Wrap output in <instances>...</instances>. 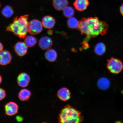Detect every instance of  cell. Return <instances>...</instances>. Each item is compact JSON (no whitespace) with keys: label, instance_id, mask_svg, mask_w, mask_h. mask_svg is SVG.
<instances>
[{"label":"cell","instance_id":"6da1fadb","mask_svg":"<svg viewBox=\"0 0 123 123\" xmlns=\"http://www.w3.org/2000/svg\"><path fill=\"white\" fill-rule=\"evenodd\" d=\"M108 25L104 21L100 20L97 17L84 18L79 21L78 30L82 35H86V37L82 42V48H89L87 42L91 38L99 35H104L107 33Z\"/></svg>","mask_w":123,"mask_h":123},{"label":"cell","instance_id":"7a4b0ae2","mask_svg":"<svg viewBox=\"0 0 123 123\" xmlns=\"http://www.w3.org/2000/svg\"><path fill=\"white\" fill-rule=\"evenodd\" d=\"M29 15H25L18 18L16 17L13 22L6 27L7 31L12 32L21 39L25 37L28 32Z\"/></svg>","mask_w":123,"mask_h":123},{"label":"cell","instance_id":"3957f363","mask_svg":"<svg viewBox=\"0 0 123 123\" xmlns=\"http://www.w3.org/2000/svg\"><path fill=\"white\" fill-rule=\"evenodd\" d=\"M59 117L60 123H81L84 119L80 112L69 105L65 106L62 109Z\"/></svg>","mask_w":123,"mask_h":123},{"label":"cell","instance_id":"277c9868","mask_svg":"<svg viewBox=\"0 0 123 123\" xmlns=\"http://www.w3.org/2000/svg\"><path fill=\"white\" fill-rule=\"evenodd\" d=\"M107 67L111 73L117 74L123 70V63L120 60L112 57L107 61Z\"/></svg>","mask_w":123,"mask_h":123},{"label":"cell","instance_id":"5b68a950","mask_svg":"<svg viewBox=\"0 0 123 123\" xmlns=\"http://www.w3.org/2000/svg\"><path fill=\"white\" fill-rule=\"evenodd\" d=\"M43 30L42 23L38 20L34 19L28 23V32L35 35L41 33Z\"/></svg>","mask_w":123,"mask_h":123},{"label":"cell","instance_id":"8992f818","mask_svg":"<svg viewBox=\"0 0 123 123\" xmlns=\"http://www.w3.org/2000/svg\"><path fill=\"white\" fill-rule=\"evenodd\" d=\"M5 111L6 115L12 116L18 113L19 106L16 103L13 101H10L5 105Z\"/></svg>","mask_w":123,"mask_h":123},{"label":"cell","instance_id":"52a82bcc","mask_svg":"<svg viewBox=\"0 0 123 123\" xmlns=\"http://www.w3.org/2000/svg\"><path fill=\"white\" fill-rule=\"evenodd\" d=\"M30 77L26 73H21L17 78V82L20 87L25 88L28 86L30 82Z\"/></svg>","mask_w":123,"mask_h":123},{"label":"cell","instance_id":"ba28073f","mask_svg":"<svg viewBox=\"0 0 123 123\" xmlns=\"http://www.w3.org/2000/svg\"><path fill=\"white\" fill-rule=\"evenodd\" d=\"M12 59L11 54L8 51L6 50L0 51V64L5 66L10 63Z\"/></svg>","mask_w":123,"mask_h":123},{"label":"cell","instance_id":"9c48e42d","mask_svg":"<svg viewBox=\"0 0 123 123\" xmlns=\"http://www.w3.org/2000/svg\"><path fill=\"white\" fill-rule=\"evenodd\" d=\"M14 49L15 53L18 56H23L27 53L28 48L25 43L19 42L15 44Z\"/></svg>","mask_w":123,"mask_h":123},{"label":"cell","instance_id":"30bf717a","mask_svg":"<svg viewBox=\"0 0 123 123\" xmlns=\"http://www.w3.org/2000/svg\"><path fill=\"white\" fill-rule=\"evenodd\" d=\"M38 44L42 49H49L53 45V41L51 38L48 37H43L39 40Z\"/></svg>","mask_w":123,"mask_h":123},{"label":"cell","instance_id":"8fae6325","mask_svg":"<svg viewBox=\"0 0 123 123\" xmlns=\"http://www.w3.org/2000/svg\"><path fill=\"white\" fill-rule=\"evenodd\" d=\"M89 4L88 0H75L73 3L75 9L80 12L86 10Z\"/></svg>","mask_w":123,"mask_h":123},{"label":"cell","instance_id":"7c38bea8","mask_svg":"<svg viewBox=\"0 0 123 123\" xmlns=\"http://www.w3.org/2000/svg\"><path fill=\"white\" fill-rule=\"evenodd\" d=\"M57 95L59 99L63 101L68 100L71 97L70 91L66 87H63L58 90Z\"/></svg>","mask_w":123,"mask_h":123},{"label":"cell","instance_id":"4fadbf2b","mask_svg":"<svg viewBox=\"0 0 123 123\" xmlns=\"http://www.w3.org/2000/svg\"><path fill=\"white\" fill-rule=\"evenodd\" d=\"M55 18L51 16L47 15L43 18V25L46 28L50 29L53 28L55 24Z\"/></svg>","mask_w":123,"mask_h":123},{"label":"cell","instance_id":"5bb4252c","mask_svg":"<svg viewBox=\"0 0 123 123\" xmlns=\"http://www.w3.org/2000/svg\"><path fill=\"white\" fill-rule=\"evenodd\" d=\"M52 3L55 9L61 11L67 7L69 3L68 0H53Z\"/></svg>","mask_w":123,"mask_h":123},{"label":"cell","instance_id":"9a60e30c","mask_svg":"<svg viewBox=\"0 0 123 123\" xmlns=\"http://www.w3.org/2000/svg\"><path fill=\"white\" fill-rule=\"evenodd\" d=\"M31 95L30 91L27 89L24 88L20 90L18 94V98L21 101H28Z\"/></svg>","mask_w":123,"mask_h":123},{"label":"cell","instance_id":"2e32d148","mask_svg":"<svg viewBox=\"0 0 123 123\" xmlns=\"http://www.w3.org/2000/svg\"><path fill=\"white\" fill-rule=\"evenodd\" d=\"M46 59L50 62H53L56 60L57 57V53L53 49H49L46 52L45 54Z\"/></svg>","mask_w":123,"mask_h":123},{"label":"cell","instance_id":"e0dca14e","mask_svg":"<svg viewBox=\"0 0 123 123\" xmlns=\"http://www.w3.org/2000/svg\"><path fill=\"white\" fill-rule=\"evenodd\" d=\"M110 83L107 78L103 77L100 78L98 80V85L99 88L102 90H106L110 87Z\"/></svg>","mask_w":123,"mask_h":123},{"label":"cell","instance_id":"ac0fdd59","mask_svg":"<svg viewBox=\"0 0 123 123\" xmlns=\"http://www.w3.org/2000/svg\"><path fill=\"white\" fill-rule=\"evenodd\" d=\"M106 50L105 44L102 43H99L97 44L95 47L94 51L96 54L102 55L105 53Z\"/></svg>","mask_w":123,"mask_h":123},{"label":"cell","instance_id":"d6986e66","mask_svg":"<svg viewBox=\"0 0 123 123\" xmlns=\"http://www.w3.org/2000/svg\"><path fill=\"white\" fill-rule=\"evenodd\" d=\"M37 42L36 38L31 35H29L26 37L24 40V43L29 47H32L34 46Z\"/></svg>","mask_w":123,"mask_h":123},{"label":"cell","instance_id":"ffe728a7","mask_svg":"<svg viewBox=\"0 0 123 123\" xmlns=\"http://www.w3.org/2000/svg\"><path fill=\"white\" fill-rule=\"evenodd\" d=\"M1 13L6 18H9L11 17L14 14L13 8L9 6H6L1 11Z\"/></svg>","mask_w":123,"mask_h":123},{"label":"cell","instance_id":"44dd1931","mask_svg":"<svg viewBox=\"0 0 123 123\" xmlns=\"http://www.w3.org/2000/svg\"><path fill=\"white\" fill-rule=\"evenodd\" d=\"M67 25L69 28L72 29H78L79 21L76 18L72 17L69 18L68 20Z\"/></svg>","mask_w":123,"mask_h":123},{"label":"cell","instance_id":"7402d4cb","mask_svg":"<svg viewBox=\"0 0 123 123\" xmlns=\"http://www.w3.org/2000/svg\"><path fill=\"white\" fill-rule=\"evenodd\" d=\"M63 13L66 18H70L74 16V10L71 7L67 6L63 10Z\"/></svg>","mask_w":123,"mask_h":123},{"label":"cell","instance_id":"603a6c76","mask_svg":"<svg viewBox=\"0 0 123 123\" xmlns=\"http://www.w3.org/2000/svg\"><path fill=\"white\" fill-rule=\"evenodd\" d=\"M6 96V93L3 89L0 87V101L4 99Z\"/></svg>","mask_w":123,"mask_h":123},{"label":"cell","instance_id":"cb8c5ba5","mask_svg":"<svg viewBox=\"0 0 123 123\" xmlns=\"http://www.w3.org/2000/svg\"><path fill=\"white\" fill-rule=\"evenodd\" d=\"M16 119L18 122H20L23 121L24 118L20 115H18L16 117Z\"/></svg>","mask_w":123,"mask_h":123},{"label":"cell","instance_id":"d4e9b609","mask_svg":"<svg viewBox=\"0 0 123 123\" xmlns=\"http://www.w3.org/2000/svg\"><path fill=\"white\" fill-rule=\"evenodd\" d=\"M120 12L121 14L123 16V3L120 7Z\"/></svg>","mask_w":123,"mask_h":123},{"label":"cell","instance_id":"484cf974","mask_svg":"<svg viewBox=\"0 0 123 123\" xmlns=\"http://www.w3.org/2000/svg\"><path fill=\"white\" fill-rule=\"evenodd\" d=\"M3 49V46L1 43L0 42V51H2Z\"/></svg>","mask_w":123,"mask_h":123},{"label":"cell","instance_id":"4316f807","mask_svg":"<svg viewBox=\"0 0 123 123\" xmlns=\"http://www.w3.org/2000/svg\"><path fill=\"white\" fill-rule=\"evenodd\" d=\"M2 77L1 76V75H0V84L2 82Z\"/></svg>","mask_w":123,"mask_h":123},{"label":"cell","instance_id":"83f0119b","mask_svg":"<svg viewBox=\"0 0 123 123\" xmlns=\"http://www.w3.org/2000/svg\"><path fill=\"white\" fill-rule=\"evenodd\" d=\"M1 7V4H0V7Z\"/></svg>","mask_w":123,"mask_h":123}]
</instances>
